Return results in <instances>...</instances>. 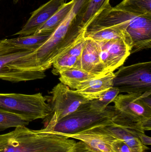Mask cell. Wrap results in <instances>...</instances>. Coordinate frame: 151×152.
<instances>
[{"mask_svg": "<svg viewBox=\"0 0 151 152\" xmlns=\"http://www.w3.org/2000/svg\"><path fill=\"white\" fill-rule=\"evenodd\" d=\"M90 0H75L70 12L48 39L33 52L20 60L19 70L42 75L79 39L84 36L82 17Z\"/></svg>", "mask_w": 151, "mask_h": 152, "instance_id": "6da1fadb", "label": "cell"}, {"mask_svg": "<svg viewBox=\"0 0 151 152\" xmlns=\"http://www.w3.org/2000/svg\"><path fill=\"white\" fill-rule=\"evenodd\" d=\"M77 142L72 138L43 129L18 127L0 135V152H71Z\"/></svg>", "mask_w": 151, "mask_h": 152, "instance_id": "7a4b0ae2", "label": "cell"}, {"mask_svg": "<svg viewBox=\"0 0 151 152\" xmlns=\"http://www.w3.org/2000/svg\"><path fill=\"white\" fill-rule=\"evenodd\" d=\"M115 27L129 35L133 41L131 53L151 47V15L137 16L116 10L108 4L85 28Z\"/></svg>", "mask_w": 151, "mask_h": 152, "instance_id": "3957f363", "label": "cell"}, {"mask_svg": "<svg viewBox=\"0 0 151 152\" xmlns=\"http://www.w3.org/2000/svg\"><path fill=\"white\" fill-rule=\"evenodd\" d=\"M116 114L114 106H108L104 110L98 111L91 109L89 101L52 126L45 129L64 136L73 134L94 127L107 125Z\"/></svg>", "mask_w": 151, "mask_h": 152, "instance_id": "277c9868", "label": "cell"}, {"mask_svg": "<svg viewBox=\"0 0 151 152\" xmlns=\"http://www.w3.org/2000/svg\"><path fill=\"white\" fill-rule=\"evenodd\" d=\"M0 111L17 115L29 122L47 118L51 112L46 96L34 94L0 93Z\"/></svg>", "mask_w": 151, "mask_h": 152, "instance_id": "5b68a950", "label": "cell"}, {"mask_svg": "<svg viewBox=\"0 0 151 152\" xmlns=\"http://www.w3.org/2000/svg\"><path fill=\"white\" fill-rule=\"evenodd\" d=\"M50 93L51 96L46 97L51 112L44 119V129L52 126L63 118L74 112L81 105L90 101L62 83L54 87Z\"/></svg>", "mask_w": 151, "mask_h": 152, "instance_id": "8992f818", "label": "cell"}, {"mask_svg": "<svg viewBox=\"0 0 151 152\" xmlns=\"http://www.w3.org/2000/svg\"><path fill=\"white\" fill-rule=\"evenodd\" d=\"M114 74L113 87L120 93L142 94L151 92V62L121 67Z\"/></svg>", "mask_w": 151, "mask_h": 152, "instance_id": "52a82bcc", "label": "cell"}, {"mask_svg": "<svg viewBox=\"0 0 151 152\" xmlns=\"http://www.w3.org/2000/svg\"><path fill=\"white\" fill-rule=\"evenodd\" d=\"M141 95H118L113 100L114 107L121 115L142 125L145 131H149L151 129V107L144 102Z\"/></svg>", "mask_w": 151, "mask_h": 152, "instance_id": "ba28073f", "label": "cell"}, {"mask_svg": "<svg viewBox=\"0 0 151 152\" xmlns=\"http://www.w3.org/2000/svg\"><path fill=\"white\" fill-rule=\"evenodd\" d=\"M35 50L12 45L4 39L0 40V79L12 83L26 81L25 78L12 69V66Z\"/></svg>", "mask_w": 151, "mask_h": 152, "instance_id": "9c48e42d", "label": "cell"}, {"mask_svg": "<svg viewBox=\"0 0 151 152\" xmlns=\"http://www.w3.org/2000/svg\"><path fill=\"white\" fill-rule=\"evenodd\" d=\"M96 42L101 61L108 73L121 66L131 54L132 48L123 39Z\"/></svg>", "mask_w": 151, "mask_h": 152, "instance_id": "30bf717a", "label": "cell"}, {"mask_svg": "<svg viewBox=\"0 0 151 152\" xmlns=\"http://www.w3.org/2000/svg\"><path fill=\"white\" fill-rule=\"evenodd\" d=\"M66 136L83 142L96 152H116L114 144L118 139L105 129L103 126Z\"/></svg>", "mask_w": 151, "mask_h": 152, "instance_id": "8fae6325", "label": "cell"}, {"mask_svg": "<svg viewBox=\"0 0 151 152\" xmlns=\"http://www.w3.org/2000/svg\"><path fill=\"white\" fill-rule=\"evenodd\" d=\"M66 0H50L31 13L21 30L14 34L20 36L33 35L65 3Z\"/></svg>", "mask_w": 151, "mask_h": 152, "instance_id": "7c38bea8", "label": "cell"}, {"mask_svg": "<svg viewBox=\"0 0 151 152\" xmlns=\"http://www.w3.org/2000/svg\"><path fill=\"white\" fill-rule=\"evenodd\" d=\"M80 64V69L94 75L103 76L108 73L100 59L97 42L89 37H85Z\"/></svg>", "mask_w": 151, "mask_h": 152, "instance_id": "4fadbf2b", "label": "cell"}, {"mask_svg": "<svg viewBox=\"0 0 151 152\" xmlns=\"http://www.w3.org/2000/svg\"><path fill=\"white\" fill-rule=\"evenodd\" d=\"M114 74L110 72L104 75L80 83L74 90L82 97L92 101L97 99L113 87Z\"/></svg>", "mask_w": 151, "mask_h": 152, "instance_id": "5bb4252c", "label": "cell"}, {"mask_svg": "<svg viewBox=\"0 0 151 152\" xmlns=\"http://www.w3.org/2000/svg\"><path fill=\"white\" fill-rule=\"evenodd\" d=\"M103 126L104 128L119 140L127 145L134 152H145L148 147L141 142L139 138L129 129L118 126L112 121Z\"/></svg>", "mask_w": 151, "mask_h": 152, "instance_id": "9a60e30c", "label": "cell"}, {"mask_svg": "<svg viewBox=\"0 0 151 152\" xmlns=\"http://www.w3.org/2000/svg\"><path fill=\"white\" fill-rule=\"evenodd\" d=\"M84 36L85 37H89L97 42L123 39L132 49L133 48V41L130 37L115 27L85 28Z\"/></svg>", "mask_w": 151, "mask_h": 152, "instance_id": "2e32d148", "label": "cell"}, {"mask_svg": "<svg viewBox=\"0 0 151 152\" xmlns=\"http://www.w3.org/2000/svg\"><path fill=\"white\" fill-rule=\"evenodd\" d=\"M59 80L61 83L71 89H76L80 83L102 76L98 75L81 69L71 68L63 70L59 73Z\"/></svg>", "mask_w": 151, "mask_h": 152, "instance_id": "e0dca14e", "label": "cell"}, {"mask_svg": "<svg viewBox=\"0 0 151 152\" xmlns=\"http://www.w3.org/2000/svg\"><path fill=\"white\" fill-rule=\"evenodd\" d=\"M75 0H72L64 4L46 23L40 27L34 34H51L61 24L71 11Z\"/></svg>", "mask_w": 151, "mask_h": 152, "instance_id": "ac0fdd59", "label": "cell"}, {"mask_svg": "<svg viewBox=\"0 0 151 152\" xmlns=\"http://www.w3.org/2000/svg\"><path fill=\"white\" fill-rule=\"evenodd\" d=\"M113 8L137 16L151 15V0H123Z\"/></svg>", "mask_w": 151, "mask_h": 152, "instance_id": "d6986e66", "label": "cell"}, {"mask_svg": "<svg viewBox=\"0 0 151 152\" xmlns=\"http://www.w3.org/2000/svg\"><path fill=\"white\" fill-rule=\"evenodd\" d=\"M51 34H33L20 36L12 39H4L12 45L25 49L36 50L49 37Z\"/></svg>", "mask_w": 151, "mask_h": 152, "instance_id": "ffe728a7", "label": "cell"}, {"mask_svg": "<svg viewBox=\"0 0 151 152\" xmlns=\"http://www.w3.org/2000/svg\"><path fill=\"white\" fill-rule=\"evenodd\" d=\"M52 73L55 75H59L63 70L71 68L80 69V58L66 53L59 56L52 64Z\"/></svg>", "mask_w": 151, "mask_h": 152, "instance_id": "44dd1931", "label": "cell"}, {"mask_svg": "<svg viewBox=\"0 0 151 152\" xmlns=\"http://www.w3.org/2000/svg\"><path fill=\"white\" fill-rule=\"evenodd\" d=\"M119 93V90L117 88L113 87L99 98L90 101V107L95 110L103 111L111 103L113 102Z\"/></svg>", "mask_w": 151, "mask_h": 152, "instance_id": "7402d4cb", "label": "cell"}, {"mask_svg": "<svg viewBox=\"0 0 151 152\" xmlns=\"http://www.w3.org/2000/svg\"><path fill=\"white\" fill-rule=\"evenodd\" d=\"M29 123V121L17 115L0 111V131L10 128L26 126Z\"/></svg>", "mask_w": 151, "mask_h": 152, "instance_id": "603a6c76", "label": "cell"}, {"mask_svg": "<svg viewBox=\"0 0 151 152\" xmlns=\"http://www.w3.org/2000/svg\"><path fill=\"white\" fill-rule=\"evenodd\" d=\"M110 1L90 0L82 17V24L85 27L99 12L110 4Z\"/></svg>", "mask_w": 151, "mask_h": 152, "instance_id": "cb8c5ba5", "label": "cell"}, {"mask_svg": "<svg viewBox=\"0 0 151 152\" xmlns=\"http://www.w3.org/2000/svg\"><path fill=\"white\" fill-rule=\"evenodd\" d=\"M84 41H85V36L79 39L64 53H66L69 55L77 57L80 58L82 53Z\"/></svg>", "mask_w": 151, "mask_h": 152, "instance_id": "d4e9b609", "label": "cell"}, {"mask_svg": "<svg viewBox=\"0 0 151 152\" xmlns=\"http://www.w3.org/2000/svg\"><path fill=\"white\" fill-rule=\"evenodd\" d=\"M114 148L116 152H134L127 145L119 139L114 143Z\"/></svg>", "mask_w": 151, "mask_h": 152, "instance_id": "484cf974", "label": "cell"}, {"mask_svg": "<svg viewBox=\"0 0 151 152\" xmlns=\"http://www.w3.org/2000/svg\"><path fill=\"white\" fill-rule=\"evenodd\" d=\"M71 152H96L81 141L77 142L74 149Z\"/></svg>", "mask_w": 151, "mask_h": 152, "instance_id": "4316f807", "label": "cell"}, {"mask_svg": "<svg viewBox=\"0 0 151 152\" xmlns=\"http://www.w3.org/2000/svg\"><path fill=\"white\" fill-rule=\"evenodd\" d=\"M139 138L142 143L144 145H145V146L151 145V137L146 135L145 134H142L139 137Z\"/></svg>", "mask_w": 151, "mask_h": 152, "instance_id": "83f0119b", "label": "cell"}, {"mask_svg": "<svg viewBox=\"0 0 151 152\" xmlns=\"http://www.w3.org/2000/svg\"><path fill=\"white\" fill-rule=\"evenodd\" d=\"M20 0H13V3H14V4H16Z\"/></svg>", "mask_w": 151, "mask_h": 152, "instance_id": "f1b7e54d", "label": "cell"}, {"mask_svg": "<svg viewBox=\"0 0 151 152\" xmlns=\"http://www.w3.org/2000/svg\"><path fill=\"white\" fill-rule=\"evenodd\" d=\"M0 1H1V0H0Z\"/></svg>", "mask_w": 151, "mask_h": 152, "instance_id": "f546056e", "label": "cell"}]
</instances>
